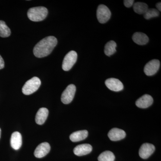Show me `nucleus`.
Segmentation results:
<instances>
[{
	"mask_svg": "<svg viewBox=\"0 0 161 161\" xmlns=\"http://www.w3.org/2000/svg\"><path fill=\"white\" fill-rule=\"evenodd\" d=\"M58 43L54 36L47 37L36 44L33 49L34 54L38 58H42L49 55Z\"/></svg>",
	"mask_w": 161,
	"mask_h": 161,
	"instance_id": "f257e3e1",
	"label": "nucleus"
},
{
	"mask_svg": "<svg viewBox=\"0 0 161 161\" xmlns=\"http://www.w3.org/2000/svg\"><path fill=\"white\" fill-rule=\"evenodd\" d=\"M48 10L43 6L30 8L27 12V16L29 19L33 22L43 21L46 18Z\"/></svg>",
	"mask_w": 161,
	"mask_h": 161,
	"instance_id": "f03ea898",
	"label": "nucleus"
},
{
	"mask_svg": "<svg viewBox=\"0 0 161 161\" xmlns=\"http://www.w3.org/2000/svg\"><path fill=\"white\" fill-rule=\"evenodd\" d=\"M41 80L37 77H33L27 80L22 88L24 95H30L37 91L41 85Z\"/></svg>",
	"mask_w": 161,
	"mask_h": 161,
	"instance_id": "7ed1b4c3",
	"label": "nucleus"
},
{
	"mask_svg": "<svg viewBox=\"0 0 161 161\" xmlns=\"http://www.w3.org/2000/svg\"><path fill=\"white\" fill-rule=\"evenodd\" d=\"M78 54L76 52L71 51L68 53L64 59L62 63V69L64 71H69L71 69L77 61Z\"/></svg>",
	"mask_w": 161,
	"mask_h": 161,
	"instance_id": "20e7f679",
	"label": "nucleus"
},
{
	"mask_svg": "<svg viewBox=\"0 0 161 161\" xmlns=\"http://www.w3.org/2000/svg\"><path fill=\"white\" fill-rule=\"evenodd\" d=\"M111 12L107 6L104 5L98 6L97 10V18L100 23H107L110 19Z\"/></svg>",
	"mask_w": 161,
	"mask_h": 161,
	"instance_id": "39448f33",
	"label": "nucleus"
},
{
	"mask_svg": "<svg viewBox=\"0 0 161 161\" xmlns=\"http://www.w3.org/2000/svg\"><path fill=\"white\" fill-rule=\"evenodd\" d=\"M76 91V87L75 85L70 84L67 87L61 95L62 102L65 104L70 103L75 97Z\"/></svg>",
	"mask_w": 161,
	"mask_h": 161,
	"instance_id": "423d86ee",
	"label": "nucleus"
},
{
	"mask_svg": "<svg viewBox=\"0 0 161 161\" xmlns=\"http://www.w3.org/2000/svg\"><path fill=\"white\" fill-rule=\"evenodd\" d=\"M160 66L159 60L153 59L150 60L146 64L144 71L147 76H150L155 75L158 71Z\"/></svg>",
	"mask_w": 161,
	"mask_h": 161,
	"instance_id": "0eeeda50",
	"label": "nucleus"
},
{
	"mask_svg": "<svg viewBox=\"0 0 161 161\" xmlns=\"http://www.w3.org/2000/svg\"><path fill=\"white\" fill-rule=\"evenodd\" d=\"M155 150V147L153 145L146 143L141 146L139 151V154L141 158L147 159L152 155Z\"/></svg>",
	"mask_w": 161,
	"mask_h": 161,
	"instance_id": "6e6552de",
	"label": "nucleus"
},
{
	"mask_svg": "<svg viewBox=\"0 0 161 161\" xmlns=\"http://www.w3.org/2000/svg\"><path fill=\"white\" fill-rule=\"evenodd\" d=\"M105 83L109 89L113 92H120L124 89V85L121 81L116 78H109L105 80Z\"/></svg>",
	"mask_w": 161,
	"mask_h": 161,
	"instance_id": "1a4fd4ad",
	"label": "nucleus"
},
{
	"mask_svg": "<svg viewBox=\"0 0 161 161\" xmlns=\"http://www.w3.org/2000/svg\"><path fill=\"white\" fill-rule=\"evenodd\" d=\"M51 147L47 142H43L40 144L35 150L34 155L37 158L44 157L50 151Z\"/></svg>",
	"mask_w": 161,
	"mask_h": 161,
	"instance_id": "9d476101",
	"label": "nucleus"
},
{
	"mask_svg": "<svg viewBox=\"0 0 161 161\" xmlns=\"http://www.w3.org/2000/svg\"><path fill=\"white\" fill-rule=\"evenodd\" d=\"M153 103V98L149 95H144L136 102V105L141 108H147Z\"/></svg>",
	"mask_w": 161,
	"mask_h": 161,
	"instance_id": "9b49d317",
	"label": "nucleus"
},
{
	"mask_svg": "<svg viewBox=\"0 0 161 161\" xmlns=\"http://www.w3.org/2000/svg\"><path fill=\"white\" fill-rule=\"evenodd\" d=\"M126 135L125 132L123 130L118 128H113L108 133V136L110 139L114 142L123 139L125 137Z\"/></svg>",
	"mask_w": 161,
	"mask_h": 161,
	"instance_id": "f8f14e48",
	"label": "nucleus"
},
{
	"mask_svg": "<svg viewBox=\"0 0 161 161\" xmlns=\"http://www.w3.org/2000/svg\"><path fill=\"white\" fill-rule=\"evenodd\" d=\"M92 147L88 144H84L78 145L75 147L74 150V153L78 156L86 155L92 152Z\"/></svg>",
	"mask_w": 161,
	"mask_h": 161,
	"instance_id": "ddd939ff",
	"label": "nucleus"
},
{
	"mask_svg": "<svg viewBox=\"0 0 161 161\" xmlns=\"http://www.w3.org/2000/svg\"><path fill=\"white\" fill-rule=\"evenodd\" d=\"M10 145L14 150H18L20 149L22 145V136L20 132H15L12 134Z\"/></svg>",
	"mask_w": 161,
	"mask_h": 161,
	"instance_id": "4468645a",
	"label": "nucleus"
},
{
	"mask_svg": "<svg viewBox=\"0 0 161 161\" xmlns=\"http://www.w3.org/2000/svg\"><path fill=\"white\" fill-rule=\"evenodd\" d=\"M48 110L46 108H40L36 116V122L38 125H42L45 123L48 115Z\"/></svg>",
	"mask_w": 161,
	"mask_h": 161,
	"instance_id": "2eb2a0df",
	"label": "nucleus"
},
{
	"mask_svg": "<svg viewBox=\"0 0 161 161\" xmlns=\"http://www.w3.org/2000/svg\"><path fill=\"white\" fill-rule=\"evenodd\" d=\"M132 39L134 42L140 45L147 44L149 40L147 35L142 32L135 33L132 36Z\"/></svg>",
	"mask_w": 161,
	"mask_h": 161,
	"instance_id": "dca6fc26",
	"label": "nucleus"
},
{
	"mask_svg": "<svg viewBox=\"0 0 161 161\" xmlns=\"http://www.w3.org/2000/svg\"><path fill=\"white\" fill-rule=\"evenodd\" d=\"M88 132L87 130H80L73 132L70 136V140L73 142H78L85 139L87 137Z\"/></svg>",
	"mask_w": 161,
	"mask_h": 161,
	"instance_id": "f3484780",
	"label": "nucleus"
},
{
	"mask_svg": "<svg viewBox=\"0 0 161 161\" xmlns=\"http://www.w3.org/2000/svg\"><path fill=\"white\" fill-rule=\"evenodd\" d=\"M116 43L113 40L109 41L106 43L104 47V53L107 56H112L116 52Z\"/></svg>",
	"mask_w": 161,
	"mask_h": 161,
	"instance_id": "a211bd4d",
	"label": "nucleus"
},
{
	"mask_svg": "<svg viewBox=\"0 0 161 161\" xmlns=\"http://www.w3.org/2000/svg\"><path fill=\"white\" fill-rule=\"evenodd\" d=\"M133 10L139 14H144L148 10V6L146 3L137 2L133 4Z\"/></svg>",
	"mask_w": 161,
	"mask_h": 161,
	"instance_id": "6ab92c4d",
	"label": "nucleus"
},
{
	"mask_svg": "<svg viewBox=\"0 0 161 161\" xmlns=\"http://www.w3.org/2000/svg\"><path fill=\"white\" fill-rule=\"evenodd\" d=\"M98 159V161H114L115 156L111 151H105L101 153Z\"/></svg>",
	"mask_w": 161,
	"mask_h": 161,
	"instance_id": "aec40b11",
	"label": "nucleus"
},
{
	"mask_svg": "<svg viewBox=\"0 0 161 161\" xmlns=\"http://www.w3.org/2000/svg\"><path fill=\"white\" fill-rule=\"evenodd\" d=\"M11 34V31L6 23L3 21H0V37L3 38L9 37Z\"/></svg>",
	"mask_w": 161,
	"mask_h": 161,
	"instance_id": "412c9836",
	"label": "nucleus"
},
{
	"mask_svg": "<svg viewBox=\"0 0 161 161\" xmlns=\"http://www.w3.org/2000/svg\"><path fill=\"white\" fill-rule=\"evenodd\" d=\"M159 15V12L156 9H148L147 11L144 14V17L148 20L151 18L157 17Z\"/></svg>",
	"mask_w": 161,
	"mask_h": 161,
	"instance_id": "4be33fe9",
	"label": "nucleus"
},
{
	"mask_svg": "<svg viewBox=\"0 0 161 161\" xmlns=\"http://www.w3.org/2000/svg\"><path fill=\"white\" fill-rule=\"evenodd\" d=\"M134 3V1L133 0H125L124 1V5L125 7H128V8H130L133 6Z\"/></svg>",
	"mask_w": 161,
	"mask_h": 161,
	"instance_id": "5701e85b",
	"label": "nucleus"
},
{
	"mask_svg": "<svg viewBox=\"0 0 161 161\" xmlns=\"http://www.w3.org/2000/svg\"><path fill=\"white\" fill-rule=\"evenodd\" d=\"M5 66V63L3 58L0 55V69H3Z\"/></svg>",
	"mask_w": 161,
	"mask_h": 161,
	"instance_id": "b1692460",
	"label": "nucleus"
},
{
	"mask_svg": "<svg viewBox=\"0 0 161 161\" xmlns=\"http://www.w3.org/2000/svg\"><path fill=\"white\" fill-rule=\"evenodd\" d=\"M156 6L157 8L158 9V11H161V3L160 2V3H157L156 5Z\"/></svg>",
	"mask_w": 161,
	"mask_h": 161,
	"instance_id": "393cba45",
	"label": "nucleus"
},
{
	"mask_svg": "<svg viewBox=\"0 0 161 161\" xmlns=\"http://www.w3.org/2000/svg\"><path fill=\"white\" fill-rule=\"evenodd\" d=\"M1 129H0V138H1Z\"/></svg>",
	"mask_w": 161,
	"mask_h": 161,
	"instance_id": "a878e982",
	"label": "nucleus"
}]
</instances>
